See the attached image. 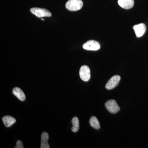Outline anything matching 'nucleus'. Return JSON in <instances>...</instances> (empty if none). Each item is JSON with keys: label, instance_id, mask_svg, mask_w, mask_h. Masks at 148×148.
I'll use <instances>...</instances> for the list:
<instances>
[{"label": "nucleus", "instance_id": "4468645a", "mask_svg": "<svg viewBox=\"0 0 148 148\" xmlns=\"http://www.w3.org/2000/svg\"><path fill=\"white\" fill-rule=\"evenodd\" d=\"M24 145H23V143L21 140H18L16 142V147L15 148H24Z\"/></svg>", "mask_w": 148, "mask_h": 148}, {"label": "nucleus", "instance_id": "1a4fd4ad", "mask_svg": "<svg viewBox=\"0 0 148 148\" xmlns=\"http://www.w3.org/2000/svg\"><path fill=\"white\" fill-rule=\"evenodd\" d=\"M12 93L20 101H24L26 99V95L21 89L18 87H15L12 90Z\"/></svg>", "mask_w": 148, "mask_h": 148}, {"label": "nucleus", "instance_id": "423d86ee", "mask_svg": "<svg viewBox=\"0 0 148 148\" xmlns=\"http://www.w3.org/2000/svg\"><path fill=\"white\" fill-rule=\"evenodd\" d=\"M79 75L81 79L84 82H87L90 77V70L86 66H83L79 70Z\"/></svg>", "mask_w": 148, "mask_h": 148}, {"label": "nucleus", "instance_id": "7ed1b4c3", "mask_svg": "<svg viewBox=\"0 0 148 148\" xmlns=\"http://www.w3.org/2000/svg\"><path fill=\"white\" fill-rule=\"evenodd\" d=\"M106 108L111 114H116L120 110V107L116 101L114 100H110L105 104Z\"/></svg>", "mask_w": 148, "mask_h": 148}, {"label": "nucleus", "instance_id": "f8f14e48", "mask_svg": "<svg viewBox=\"0 0 148 148\" xmlns=\"http://www.w3.org/2000/svg\"><path fill=\"white\" fill-rule=\"evenodd\" d=\"M72 127L71 130L72 131L74 132H77L79 128V120L77 117L75 116L73 118L72 120Z\"/></svg>", "mask_w": 148, "mask_h": 148}, {"label": "nucleus", "instance_id": "0eeeda50", "mask_svg": "<svg viewBox=\"0 0 148 148\" xmlns=\"http://www.w3.org/2000/svg\"><path fill=\"white\" fill-rule=\"evenodd\" d=\"M133 29L138 38L143 36L146 32V27L145 25L143 23L137 24L133 26Z\"/></svg>", "mask_w": 148, "mask_h": 148}, {"label": "nucleus", "instance_id": "9b49d317", "mask_svg": "<svg viewBox=\"0 0 148 148\" xmlns=\"http://www.w3.org/2000/svg\"><path fill=\"white\" fill-rule=\"evenodd\" d=\"M41 148H49V145L47 143L49 140V135L46 132H43L41 137Z\"/></svg>", "mask_w": 148, "mask_h": 148}, {"label": "nucleus", "instance_id": "9d476101", "mask_svg": "<svg viewBox=\"0 0 148 148\" xmlns=\"http://www.w3.org/2000/svg\"><path fill=\"white\" fill-rule=\"evenodd\" d=\"M4 124L6 127H10L16 122V120L13 117L10 116H5L2 118Z\"/></svg>", "mask_w": 148, "mask_h": 148}, {"label": "nucleus", "instance_id": "ddd939ff", "mask_svg": "<svg viewBox=\"0 0 148 148\" xmlns=\"http://www.w3.org/2000/svg\"><path fill=\"white\" fill-rule=\"evenodd\" d=\"M90 126L95 129H100V125L98 119L95 116H93L90 118L89 120Z\"/></svg>", "mask_w": 148, "mask_h": 148}, {"label": "nucleus", "instance_id": "f257e3e1", "mask_svg": "<svg viewBox=\"0 0 148 148\" xmlns=\"http://www.w3.org/2000/svg\"><path fill=\"white\" fill-rule=\"evenodd\" d=\"M83 3L81 0H69L66 4V8L71 11L79 10L82 8Z\"/></svg>", "mask_w": 148, "mask_h": 148}, {"label": "nucleus", "instance_id": "6e6552de", "mask_svg": "<svg viewBox=\"0 0 148 148\" xmlns=\"http://www.w3.org/2000/svg\"><path fill=\"white\" fill-rule=\"evenodd\" d=\"M118 3L120 6L125 9H130L134 6V0H118Z\"/></svg>", "mask_w": 148, "mask_h": 148}, {"label": "nucleus", "instance_id": "20e7f679", "mask_svg": "<svg viewBox=\"0 0 148 148\" xmlns=\"http://www.w3.org/2000/svg\"><path fill=\"white\" fill-rule=\"evenodd\" d=\"M121 80V77L119 75H114L111 77L106 85V88L108 90H111L116 87Z\"/></svg>", "mask_w": 148, "mask_h": 148}, {"label": "nucleus", "instance_id": "2eb2a0df", "mask_svg": "<svg viewBox=\"0 0 148 148\" xmlns=\"http://www.w3.org/2000/svg\"><path fill=\"white\" fill-rule=\"evenodd\" d=\"M41 20H44L45 19H43V18H41Z\"/></svg>", "mask_w": 148, "mask_h": 148}, {"label": "nucleus", "instance_id": "f03ea898", "mask_svg": "<svg viewBox=\"0 0 148 148\" xmlns=\"http://www.w3.org/2000/svg\"><path fill=\"white\" fill-rule=\"evenodd\" d=\"M32 14H34L39 18L43 17H50L51 16V14L47 10L39 8H33L30 10Z\"/></svg>", "mask_w": 148, "mask_h": 148}, {"label": "nucleus", "instance_id": "39448f33", "mask_svg": "<svg viewBox=\"0 0 148 148\" xmlns=\"http://www.w3.org/2000/svg\"><path fill=\"white\" fill-rule=\"evenodd\" d=\"M83 48L86 50L97 51L100 49L101 46L98 42L91 40L84 43L83 45Z\"/></svg>", "mask_w": 148, "mask_h": 148}]
</instances>
